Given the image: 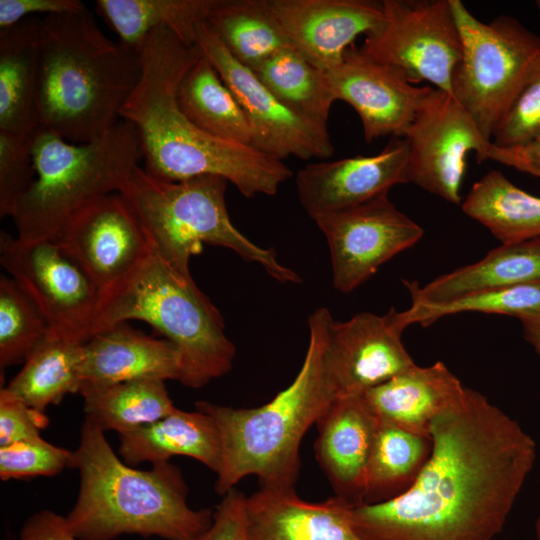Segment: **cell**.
Instances as JSON below:
<instances>
[{"instance_id":"f6af8a7d","label":"cell","mask_w":540,"mask_h":540,"mask_svg":"<svg viewBox=\"0 0 540 540\" xmlns=\"http://www.w3.org/2000/svg\"><path fill=\"white\" fill-rule=\"evenodd\" d=\"M522 325L523 334L540 356V313L522 315L519 318Z\"/></svg>"},{"instance_id":"cb8c5ba5","label":"cell","mask_w":540,"mask_h":540,"mask_svg":"<svg viewBox=\"0 0 540 540\" xmlns=\"http://www.w3.org/2000/svg\"><path fill=\"white\" fill-rule=\"evenodd\" d=\"M413 304H437L496 287L540 284V236L502 244L479 261L457 268L420 286L404 281Z\"/></svg>"},{"instance_id":"83f0119b","label":"cell","mask_w":540,"mask_h":540,"mask_svg":"<svg viewBox=\"0 0 540 540\" xmlns=\"http://www.w3.org/2000/svg\"><path fill=\"white\" fill-rule=\"evenodd\" d=\"M177 102L182 113L206 133L252 146V130L241 105L203 54L182 77Z\"/></svg>"},{"instance_id":"74e56055","label":"cell","mask_w":540,"mask_h":540,"mask_svg":"<svg viewBox=\"0 0 540 540\" xmlns=\"http://www.w3.org/2000/svg\"><path fill=\"white\" fill-rule=\"evenodd\" d=\"M32 134L22 135L0 131V216L2 218L11 216L16 201L34 179Z\"/></svg>"},{"instance_id":"603a6c76","label":"cell","mask_w":540,"mask_h":540,"mask_svg":"<svg viewBox=\"0 0 540 540\" xmlns=\"http://www.w3.org/2000/svg\"><path fill=\"white\" fill-rule=\"evenodd\" d=\"M464 388L438 361L424 367L414 364L362 394L379 421L430 437L434 419Z\"/></svg>"},{"instance_id":"484cf974","label":"cell","mask_w":540,"mask_h":540,"mask_svg":"<svg viewBox=\"0 0 540 540\" xmlns=\"http://www.w3.org/2000/svg\"><path fill=\"white\" fill-rule=\"evenodd\" d=\"M41 21L33 16L0 29V131L29 135L38 127Z\"/></svg>"},{"instance_id":"7c38bea8","label":"cell","mask_w":540,"mask_h":540,"mask_svg":"<svg viewBox=\"0 0 540 540\" xmlns=\"http://www.w3.org/2000/svg\"><path fill=\"white\" fill-rule=\"evenodd\" d=\"M409 146V183L452 204H460L466 157L488 160L492 141L447 92L432 88L403 137Z\"/></svg>"},{"instance_id":"5bb4252c","label":"cell","mask_w":540,"mask_h":540,"mask_svg":"<svg viewBox=\"0 0 540 540\" xmlns=\"http://www.w3.org/2000/svg\"><path fill=\"white\" fill-rule=\"evenodd\" d=\"M195 45L241 105L252 130L254 148L281 161L291 156L306 160L333 154L329 132L285 107L253 70L230 54L207 21L199 25Z\"/></svg>"},{"instance_id":"4316f807","label":"cell","mask_w":540,"mask_h":540,"mask_svg":"<svg viewBox=\"0 0 540 540\" xmlns=\"http://www.w3.org/2000/svg\"><path fill=\"white\" fill-rule=\"evenodd\" d=\"M217 0H97L96 11L136 52L148 35L167 29L185 44L195 45L196 32Z\"/></svg>"},{"instance_id":"1f68e13d","label":"cell","mask_w":540,"mask_h":540,"mask_svg":"<svg viewBox=\"0 0 540 540\" xmlns=\"http://www.w3.org/2000/svg\"><path fill=\"white\" fill-rule=\"evenodd\" d=\"M85 418L104 432L122 434L167 416L176 407L165 381L140 379L106 386H84Z\"/></svg>"},{"instance_id":"ba28073f","label":"cell","mask_w":540,"mask_h":540,"mask_svg":"<svg viewBox=\"0 0 540 540\" xmlns=\"http://www.w3.org/2000/svg\"><path fill=\"white\" fill-rule=\"evenodd\" d=\"M227 180L202 175L164 181L137 166L119 194L138 218L153 250L184 276L203 244L232 250L254 262L281 283H301V277L280 263L273 248H263L231 222L225 202Z\"/></svg>"},{"instance_id":"ac0fdd59","label":"cell","mask_w":540,"mask_h":540,"mask_svg":"<svg viewBox=\"0 0 540 540\" xmlns=\"http://www.w3.org/2000/svg\"><path fill=\"white\" fill-rule=\"evenodd\" d=\"M267 3L290 46L322 72L338 64L359 35L373 33L384 20L382 1L267 0Z\"/></svg>"},{"instance_id":"d6a6232c","label":"cell","mask_w":540,"mask_h":540,"mask_svg":"<svg viewBox=\"0 0 540 540\" xmlns=\"http://www.w3.org/2000/svg\"><path fill=\"white\" fill-rule=\"evenodd\" d=\"M207 23L230 54L253 71L290 46L267 0H217Z\"/></svg>"},{"instance_id":"e0dca14e","label":"cell","mask_w":540,"mask_h":540,"mask_svg":"<svg viewBox=\"0 0 540 540\" xmlns=\"http://www.w3.org/2000/svg\"><path fill=\"white\" fill-rule=\"evenodd\" d=\"M57 239L100 290L131 272L151 251L138 218L119 193L105 196L83 209Z\"/></svg>"},{"instance_id":"8fae6325","label":"cell","mask_w":540,"mask_h":540,"mask_svg":"<svg viewBox=\"0 0 540 540\" xmlns=\"http://www.w3.org/2000/svg\"><path fill=\"white\" fill-rule=\"evenodd\" d=\"M384 20L360 47L373 59L401 71L412 84L426 81L451 93L462 54L450 0H383Z\"/></svg>"},{"instance_id":"7402d4cb","label":"cell","mask_w":540,"mask_h":540,"mask_svg":"<svg viewBox=\"0 0 540 540\" xmlns=\"http://www.w3.org/2000/svg\"><path fill=\"white\" fill-rule=\"evenodd\" d=\"M83 349L82 387L140 379L179 381L181 377L182 357L177 347L127 322L94 334Z\"/></svg>"},{"instance_id":"7a4b0ae2","label":"cell","mask_w":540,"mask_h":540,"mask_svg":"<svg viewBox=\"0 0 540 540\" xmlns=\"http://www.w3.org/2000/svg\"><path fill=\"white\" fill-rule=\"evenodd\" d=\"M141 73L121 118L136 129L144 170L164 181L216 175L247 198L275 195L292 176L283 161L251 145L214 137L180 110L178 85L202 56L167 29L151 32L137 51Z\"/></svg>"},{"instance_id":"9c48e42d","label":"cell","mask_w":540,"mask_h":540,"mask_svg":"<svg viewBox=\"0 0 540 540\" xmlns=\"http://www.w3.org/2000/svg\"><path fill=\"white\" fill-rule=\"evenodd\" d=\"M462 42L451 93L489 141L540 62V38L509 16L477 19L460 0H450Z\"/></svg>"},{"instance_id":"7bdbcfd3","label":"cell","mask_w":540,"mask_h":540,"mask_svg":"<svg viewBox=\"0 0 540 540\" xmlns=\"http://www.w3.org/2000/svg\"><path fill=\"white\" fill-rule=\"evenodd\" d=\"M14 540H78L68 529L64 516L48 509L33 513Z\"/></svg>"},{"instance_id":"4dcf8cb0","label":"cell","mask_w":540,"mask_h":540,"mask_svg":"<svg viewBox=\"0 0 540 540\" xmlns=\"http://www.w3.org/2000/svg\"><path fill=\"white\" fill-rule=\"evenodd\" d=\"M462 210L502 244L540 236V197L517 187L498 170L473 184Z\"/></svg>"},{"instance_id":"d4e9b609","label":"cell","mask_w":540,"mask_h":540,"mask_svg":"<svg viewBox=\"0 0 540 540\" xmlns=\"http://www.w3.org/2000/svg\"><path fill=\"white\" fill-rule=\"evenodd\" d=\"M119 453L128 465L169 462L174 456L193 458L213 472L220 465L221 445L214 420L200 410L175 408L151 424L119 434Z\"/></svg>"},{"instance_id":"f546056e","label":"cell","mask_w":540,"mask_h":540,"mask_svg":"<svg viewBox=\"0 0 540 540\" xmlns=\"http://www.w3.org/2000/svg\"><path fill=\"white\" fill-rule=\"evenodd\" d=\"M432 451V440L378 420L365 474L362 503L393 499L408 490Z\"/></svg>"},{"instance_id":"ab89813d","label":"cell","mask_w":540,"mask_h":540,"mask_svg":"<svg viewBox=\"0 0 540 540\" xmlns=\"http://www.w3.org/2000/svg\"><path fill=\"white\" fill-rule=\"evenodd\" d=\"M45 415L28 407L6 387L0 390V446L41 438Z\"/></svg>"},{"instance_id":"8992f818","label":"cell","mask_w":540,"mask_h":540,"mask_svg":"<svg viewBox=\"0 0 540 540\" xmlns=\"http://www.w3.org/2000/svg\"><path fill=\"white\" fill-rule=\"evenodd\" d=\"M129 320L148 323L177 347L179 382L187 387L200 388L232 368L236 349L221 313L191 276L179 273L152 247L131 272L100 290L92 336Z\"/></svg>"},{"instance_id":"836d02e7","label":"cell","mask_w":540,"mask_h":540,"mask_svg":"<svg viewBox=\"0 0 540 540\" xmlns=\"http://www.w3.org/2000/svg\"><path fill=\"white\" fill-rule=\"evenodd\" d=\"M254 72L291 112L328 131L329 114L336 99L324 72L313 66L293 47L281 49Z\"/></svg>"},{"instance_id":"e575fe53","label":"cell","mask_w":540,"mask_h":540,"mask_svg":"<svg viewBox=\"0 0 540 540\" xmlns=\"http://www.w3.org/2000/svg\"><path fill=\"white\" fill-rule=\"evenodd\" d=\"M397 326L403 331L412 324L429 326L449 315L464 312L504 314L519 318L540 313V284L488 288L470 292L437 304H411L404 311L391 308Z\"/></svg>"},{"instance_id":"3957f363","label":"cell","mask_w":540,"mask_h":540,"mask_svg":"<svg viewBox=\"0 0 540 540\" xmlns=\"http://www.w3.org/2000/svg\"><path fill=\"white\" fill-rule=\"evenodd\" d=\"M333 317L327 308L308 318L309 342L294 380L269 402L233 408L197 401L219 432L221 455L216 492L223 496L254 475L261 487L294 488L300 471V445L309 428L338 397L328 358Z\"/></svg>"},{"instance_id":"d590c367","label":"cell","mask_w":540,"mask_h":540,"mask_svg":"<svg viewBox=\"0 0 540 540\" xmlns=\"http://www.w3.org/2000/svg\"><path fill=\"white\" fill-rule=\"evenodd\" d=\"M48 332L44 317L31 299L11 277L1 276V369L24 363Z\"/></svg>"},{"instance_id":"b9f144b4","label":"cell","mask_w":540,"mask_h":540,"mask_svg":"<svg viewBox=\"0 0 540 540\" xmlns=\"http://www.w3.org/2000/svg\"><path fill=\"white\" fill-rule=\"evenodd\" d=\"M86 6L80 0H0V29L35 14L45 16L77 12Z\"/></svg>"},{"instance_id":"d6986e66","label":"cell","mask_w":540,"mask_h":540,"mask_svg":"<svg viewBox=\"0 0 540 540\" xmlns=\"http://www.w3.org/2000/svg\"><path fill=\"white\" fill-rule=\"evenodd\" d=\"M402 333L391 309L385 315L362 312L344 322L333 320L328 358L338 396L362 394L414 365Z\"/></svg>"},{"instance_id":"60d3db41","label":"cell","mask_w":540,"mask_h":540,"mask_svg":"<svg viewBox=\"0 0 540 540\" xmlns=\"http://www.w3.org/2000/svg\"><path fill=\"white\" fill-rule=\"evenodd\" d=\"M246 497L236 487L225 493L213 511L210 527L198 540H247Z\"/></svg>"},{"instance_id":"9a60e30c","label":"cell","mask_w":540,"mask_h":540,"mask_svg":"<svg viewBox=\"0 0 540 540\" xmlns=\"http://www.w3.org/2000/svg\"><path fill=\"white\" fill-rule=\"evenodd\" d=\"M324 75L336 101L346 102L360 117L368 143L388 135L404 137L433 88L412 84L401 71L354 44Z\"/></svg>"},{"instance_id":"2e32d148","label":"cell","mask_w":540,"mask_h":540,"mask_svg":"<svg viewBox=\"0 0 540 540\" xmlns=\"http://www.w3.org/2000/svg\"><path fill=\"white\" fill-rule=\"evenodd\" d=\"M402 183H409L403 137H393L378 154L311 163L296 175L299 202L312 219L388 194Z\"/></svg>"},{"instance_id":"52a82bcc","label":"cell","mask_w":540,"mask_h":540,"mask_svg":"<svg viewBox=\"0 0 540 540\" xmlns=\"http://www.w3.org/2000/svg\"><path fill=\"white\" fill-rule=\"evenodd\" d=\"M35 176L11 216L21 240L57 239L66 225L99 199L119 193L139 166L135 127L120 120L105 136L72 143L37 127L32 134Z\"/></svg>"},{"instance_id":"277c9868","label":"cell","mask_w":540,"mask_h":540,"mask_svg":"<svg viewBox=\"0 0 540 540\" xmlns=\"http://www.w3.org/2000/svg\"><path fill=\"white\" fill-rule=\"evenodd\" d=\"M140 73L138 52L109 39L86 7L44 16L38 126L72 143L102 138L120 121Z\"/></svg>"},{"instance_id":"bcb514c9","label":"cell","mask_w":540,"mask_h":540,"mask_svg":"<svg viewBox=\"0 0 540 540\" xmlns=\"http://www.w3.org/2000/svg\"><path fill=\"white\" fill-rule=\"evenodd\" d=\"M536 531H537L538 540H540V515H539V517L537 519Z\"/></svg>"},{"instance_id":"44dd1931","label":"cell","mask_w":540,"mask_h":540,"mask_svg":"<svg viewBox=\"0 0 540 540\" xmlns=\"http://www.w3.org/2000/svg\"><path fill=\"white\" fill-rule=\"evenodd\" d=\"M316 459L337 496L362 503L378 419L363 394L338 396L316 423Z\"/></svg>"},{"instance_id":"7dc6e473","label":"cell","mask_w":540,"mask_h":540,"mask_svg":"<svg viewBox=\"0 0 540 540\" xmlns=\"http://www.w3.org/2000/svg\"><path fill=\"white\" fill-rule=\"evenodd\" d=\"M536 4H537V6H538V8H539V10H540V0H538V1L536 2Z\"/></svg>"},{"instance_id":"f1b7e54d","label":"cell","mask_w":540,"mask_h":540,"mask_svg":"<svg viewBox=\"0 0 540 540\" xmlns=\"http://www.w3.org/2000/svg\"><path fill=\"white\" fill-rule=\"evenodd\" d=\"M83 345L48 333L6 388L28 407L45 415L48 406L60 403L67 394L80 392Z\"/></svg>"},{"instance_id":"ee69618b","label":"cell","mask_w":540,"mask_h":540,"mask_svg":"<svg viewBox=\"0 0 540 540\" xmlns=\"http://www.w3.org/2000/svg\"><path fill=\"white\" fill-rule=\"evenodd\" d=\"M489 159L540 178V136L510 147H500L492 142Z\"/></svg>"},{"instance_id":"6da1fadb","label":"cell","mask_w":540,"mask_h":540,"mask_svg":"<svg viewBox=\"0 0 540 540\" xmlns=\"http://www.w3.org/2000/svg\"><path fill=\"white\" fill-rule=\"evenodd\" d=\"M432 451L413 485L355 504L363 540H493L536 460V444L481 393L464 388L432 422Z\"/></svg>"},{"instance_id":"f35d334b","label":"cell","mask_w":540,"mask_h":540,"mask_svg":"<svg viewBox=\"0 0 540 540\" xmlns=\"http://www.w3.org/2000/svg\"><path fill=\"white\" fill-rule=\"evenodd\" d=\"M540 136V62L498 122L492 138L500 147L526 143Z\"/></svg>"},{"instance_id":"4fadbf2b","label":"cell","mask_w":540,"mask_h":540,"mask_svg":"<svg viewBox=\"0 0 540 540\" xmlns=\"http://www.w3.org/2000/svg\"><path fill=\"white\" fill-rule=\"evenodd\" d=\"M312 220L327 241L333 286L342 293L361 286L381 265L414 246L424 234L388 194Z\"/></svg>"},{"instance_id":"30bf717a","label":"cell","mask_w":540,"mask_h":540,"mask_svg":"<svg viewBox=\"0 0 540 540\" xmlns=\"http://www.w3.org/2000/svg\"><path fill=\"white\" fill-rule=\"evenodd\" d=\"M0 262L44 317L49 334L85 344L100 289L58 239L25 241L2 231Z\"/></svg>"},{"instance_id":"8d00e7d4","label":"cell","mask_w":540,"mask_h":540,"mask_svg":"<svg viewBox=\"0 0 540 540\" xmlns=\"http://www.w3.org/2000/svg\"><path fill=\"white\" fill-rule=\"evenodd\" d=\"M72 451L55 446L42 437L0 446V478L24 479L53 476L69 468Z\"/></svg>"},{"instance_id":"5b68a950","label":"cell","mask_w":540,"mask_h":540,"mask_svg":"<svg viewBox=\"0 0 540 540\" xmlns=\"http://www.w3.org/2000/svg\"><path fill=\"white\" fill-rule=\"evenodd\" d=\"M69 468L78 470L80 487L64 518L78 540H112L122 534L198 540L212 523L213 511L188 505V486L178 467L169 462L150 470L130 467L87 418Z\"/></svg>"},{"instance_id":"ffe728a7","label":"cell","mask_w":540,"mask_h":540,"mask_svg":"<svg viewBox=\"0 0 540 540\" xmlns=\"http://www.w3.org/2000/svg\"><path fill=\"white\" fill-rule=\"evenodd\" d=\"M354 505L337 495L308 502L294 488L260 487L246 497L247 540H363L352 523Z\"/></svg>"}]
</instances>
